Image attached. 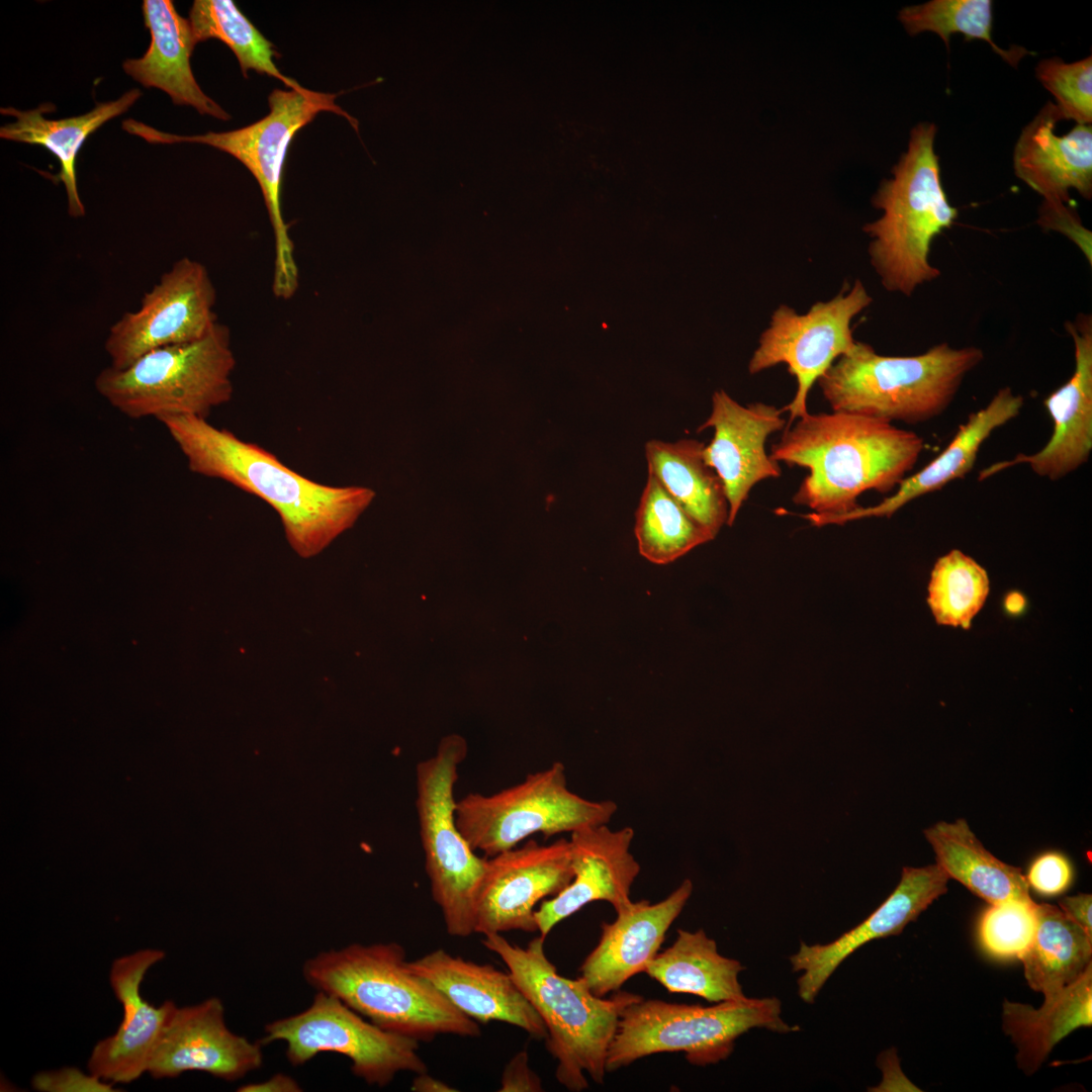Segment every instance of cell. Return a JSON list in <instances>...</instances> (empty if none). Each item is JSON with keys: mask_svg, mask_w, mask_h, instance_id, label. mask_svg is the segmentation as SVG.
Wrapping results in <instances>:
<instances>
[{"mask_svg": "<svg viewBox=\"0 0 1092 1092\" xmlns=\"http://www.w3.org/2000/svg\"><path fill=\"white\" fill-rule=\"evenodd\" d=\"M215 302L207 268L189 257L177 260L144 294L140 307L109 328L104 342L109 366L122 369L153 350L203 339L218 323Z\"/></svg>", "mask_w": 1092, "mask_h": 1092, "instance_id": "obj_14", "label": "cell"}, {"mask_svg": "<svg viewBox=\"0 0 1092 1092\" xmlns=\"http://www.w3.org/2000/svg\"><path fill=\"white\" fill-rule=\"evenodd\" d=\"M1036 77L1055 97L1063 119L1077 124L1092 120V58L1091 56L1066 63L1060 58L1042 60L1035 69Z\"/></svg>", "mask_w": 1092, "mask_h": 1092, "instance_id": "obj_38", "label": "cell"}, {"mask_svg": "<svg viewBox=\"0 0 1092 1092\" xmlns=\"http://www.w3.org/2000/svg\"><path fill=\"white\" fill-rule=\"evenodd\" d=\"M935 134L932 123L913 127L893 177L873 196V205L883 213L863 226L871 239L870 260L884 288L906 296L940 275L929 261L931 244L958 217L941 183Z\"/></svg>", "mask_w": 1092, "mask_h": 1092, "instance_id": "obj_5", "label": "cell"}, {"mask_svg": "<svg viewBox=\"0 0 1092 1092\" xmlns=\"http://www.w3.org/2000/svg\"><path fill=\"white\" fill-rule=\"evenodd\" d=\"M672 945L658 952L644 973L669 993L693 994L712 1003L746 997L738 976L744 967L719 953L704 929H677Z\"/></svg>", "mask_w": 1092, "mask_h": 1092, "instance_id": "obj_31", "label": "cell"}, {"mask_svg": "<svg viewBox=\"0 0 1092 1092\" xmlns=\"http://www.w3.org/2000/svg\"><path fill=\"white\" fill-rule=\"evenodd\" d=\"M1036 929V903L1006 900L990 904L979 922V938L984 949L1002 959H1018L1028 948Z\"/></svg>", "mask_w": 1092, "mask_h": 1092, "instance_id": "obj_37", "label": "cell"}, {"mask_svg": "<svg viewBox=\"0 0 1092 1092\" xmlns=\"http://www.w3.org/2000/svg\"><path fill=\"white\" fill-rule=\"evenodd\" d=\"M264 1031L260 1043L285 1042L292 1066L304 1065L320 1053H337L347 1057L352 1073L369 1085L384 1087L398 1073L428 1071L419 1041L382 1029L323 991L305 1010L267 1023Z\"/></svg>", "mask_w": 1092, "mask_h": 1092, "instance_id": "obj_12", "label": "cell"}, {"mask_svg": "<svg viewBox=\"0 0 1092 1092\" xmlns=\"http://www.w3.org/2000/svg\"><path fill=\"white\" fill-rule=\"evenodd\" d=\"M467 754L465 740L451 735L436 753L417 764V813L425 869L432 897L449 935L474 932L476 891L486 866L456 824L454 796L458 767Z\"/></svg>", "mask_w": 1092, "mask_h": 1092, "instance_id": "obj_10", "label": "cell"}, {"mask_svg": "<svg viewBox=\"0 0 1092 1092\" xmlns=\"http://www.w3.org/2000/svg\"><path fill=\"white\" fill-rule=\"evenodd\" d=\"M142 9L151 43L142 58L124 61V72L147 88L166 92L175 104L230 119V114L201 90L194 78L190 57L196 44L189 21L176 11L171 0H145Z\"/></svg>", "mask_w": 1092, "mask_h": 1092, "instance_id": "obj_26", "label": "cell"}, {"mask_svg": "<svg viewBox=\"0 0 1092 1092\" xmlns=\"http://www.w3.org/2000/svg\"><path fill=\"white\" fill-rule=\"evenodd\" d=\"M989 588L987 571L973 558L954 549L935 562L927 603L938 625L968 630L984 606Z\"/></svg>", "mask_w": 1092, "mask_h": 1092, "instance_id": "obj_35", "label": "cell"}, {"mask_svg": "<svg viewBox=\"0 0 1092 1092\" xmlns=\"http://www.w3.org/2000/svg\"><path fill=\"white\" fill-rule=\"evenodd\" d=\"M872 297L861 281L847 292L841 290L828 301H819L800 314L782 304L772 313L748 364L751 374L786 364L797 381L793 399L783 407L789 413L787 427L807 415V398L819 378L841 356L852 350L851 322L867 308Z\"/></svg>", "mask_w": 1092, "mask_h": 1092, "instance_id": "obj_13", "label": "cell"}, {"mask_svg": "<svg viewBox=\"0 0 1092 1092\" xmlns=\"http://www.w3.org/2000/svg\"><path fill=\"white\" fill-rule=\"evenodd\" d=\"M238 1091L241 1092H297L302 1091L298 1082L292 1077L277 1073L269 1079L257 1082L249 1083L240 1086Z\"/></svg>", "mask_w": 1092, "mask_h": 1092, "instance_id": "obj_44", "label": "cell"}, {"mask_svg": "<svg viewBox=\"0 0 1092 1092\" xmlns=\"http://www.w3.org/2000/svg\"><path fill=\"white\" fill-rule=\"evenodd\" d=\"M302 975L317 991L338 997L382 1029L419 1042L440 1034H480L476 1021L410 968L397 942L351 943L321 951L305 961Z\"/></svg>", "mask_w": 1092, "mask_h": 1092, "instance_id": "obj_3", "label": "cell"}, {"mask_svg": "<svg viewBox=\"0 0 1092 1092\" xmlns=\"http://www.w3.org/2000/svg\"><path fill=\"white\" fill-rule=\"evenodd\" d=\"M1023 406V397L1008 386L1000 388L986 406L972 413L961 425L944 450L916 473L906 476L895 489L876 506L862 508L833 519L829 525H842L864 518H890L908 503L941 489L964 477L974 467L983 443L991 434L1013 418Z\"/></svg>", "mask_w": 1092, "mask_h": 1092, "instance_id": "obj_25", "label": "cell"}, {"mask_svg": "<svg viewBox=\"0 0 1092 1092\" xmlns=\"http://www.w3.org/2000/svg\"><path fill=\"white\" fill-rule=\"evenodd\" d=\"M936 863L989 904L1006 900H1032L1025 876L988 851L964 819L940 821L924 830Z\"/></svg>", "mask_w": 1092, "mask_h": 1092, "instance_id": "obj_30", "label": "cell"}, {"mask_svg": "<svg viewBox=\"0 0 1092 1092\" xmlns=\"http://www.w3.org/2000/svg\"><path fill=\"white\" fill-rule=\"evenodd\" d=\"M261 1046L259 1040L233 1032L222 1002L211 997L175 1007L150 1055L147 1073L163 1079L197 1071L236 1081L262 1066Z\"/></svg>", "mask_w": 1092, "mask_h": 1092, "instance_id": "obj_16", "label": "cell"}, {"mask_svg": "<svg viewBox=\"0 0 1092 1092\" xmlns=\"http://www.w3.org/2000/svg\"><path fill=\"white\" fill-rule=\"evenodd\" d=\"M543 1090L539 1076L529 1067L526 1050L516 1054L507 1064L498 1091L500 1092H540Z\"/></svg>", "mask_w": 1092, "mask_h": 1092, "instance_id": "obj_42", "label": "cell"}, {"mask_svg": "<svg viewBox=\"0 0 1092 1092\" xmlns=\"http://www.w3.org/2000/svg\"><path fill=\"white\" fill-rule=\"evenodd\" d=\"M1037 222L1043 229L1065 234L1080 247L1087 260H1089V264L1092 263L1091 232L1082 225L1081 219L1072 204H1049L1042 202Z\"/></svg>", "mask_w": 1092, "mask_h": 1092, "instance_id": "obj_41", "label": "cell"}, {"mask_svg": "<svg viewBox=\"0 0 1092 1092\" xmlns=\"http://www.w3.org/2000/svg\"><path fill=\"white\" fill-rule=\"evenodd\" d=\"M1003 1029L1017 1049L1016 1063L1026 1075L1042 1065L1053 1048L1073 1030L1092 1023V967L1075 983L1044 996L1039 1008L1005 1000Z\"/></svg>", "mask_w": 1092, "mask_h": 1092, "instance_id": "obj_28", "label": "cell"}, {"mask_svg": "<svg viewBox=\"0 0 1092 1092\" xmlns=\"http://www.w3.org/2000/svg\"><path fill=\"white\" fill-rule=\"evenodd\" d=\"M337 94L299 89H275L269 95V113L260 120L230 131L199 135L163 132L128 118L122 128L152 144L197 143L223 151L239 160L257 180L269 213L274 234V272L272 290L278 298L288 299L298 288V268L294 247L281 209L283 166L295 133L320 112L331 111L345 117L359 134V121L336 104Z\"/></svg>", "mask_w": 1092, "mask_h": 1092, "instance_id": "obj_7", "label": "cell"}, {"mask_svg": "<svg viewBox=\"0 0 1092 1092\" xmlns=\"http://www.w3.org/2000/svg\"><path fill=\"white\" fill-rule=\"evenodd\" d=\"M1063 116L1052 101L1022 129L1015 145V175L1049 204H1072L1069 191L1092 197V126L1076 124L1058 135Z\"/></svg>", "mask_w": 1092, "mask_h": 1092, "instance_id": "obj_24", "label": "cell"}, {"mask_svg": "<svg viewBox=\"0 0 1092 1092\" xmlns=\"http://www.w3.org/2000/svg\"><path fill=\"white\" fill-rule=\"evenodd\" d=\"M776 997L724 1001L712 1006L668 1003L643 997L623 1012L609 1048L606 1072L659 1053L682 1052L696 1066L718 1064L733 1052L735 1040L752 1028L792 1032L781 1017Z\"/></svg>", "mask_w": 1092, "mask_h": 1092, "instance_id": "obj_9", "label": "cell"}, {"mask_svg": "<svg viewBox=\"0 0 1092 1092\" xmlns=\"http://www.w3.org/2000/svg\"><path fill=\"white\" fill-rule=\"evenodd\" d=\"M142 96L140 89H131L117 100L97 103L89 112L61 119H49L44 113L55 110L44 103L34 109L18 110L1 108V113L15 117V122L2 125L0 136L5 140L38 145L49 150L60 163L59 180L64 184L68 212L73 217L85 215L76 177V160L87 138L106 121L124 113Z\"/></svg>", "mask_w": 1092, "mask_h": 1092, "instance_id": "obj_27", "label": "cell"}, {"mask_svg": "<svg viewBox=\"0 0 1092 1092\" xmlns=\"http://www.w3.org/2000/svg\"><path fill=\"white\" fill-rule=\"evenodd\" d=\"M1092 936L1059 907L1036 904V929L1021 957L1031 989L1053 995L1079 980L1092 967Z\"/></svg>", "mask_w": 1092, "mask_h": 1092, "instance_id": "obj_32", "label": "cell"}, {"mask_svg": "<svg viewBox=\"0 0 1092 1092\" xmlns=\"http://www.w3.org/2000/svg\"><path fill=\"white\" fill-rule=\"evenodd\" d=\"M31 1083L35 1090L46 1092L116 1091L110 1082L72 1067L35 1074Z\"/></svg>", "mask_w": 1092, "mask_h": 1092, "instance_id": "obj_40", "label": "cell"}, {"mask_svg": "<svg viewBox=\"0 0 1092 1092\" xmlns=\"http://www.w3.org/2000/svg\"><path fill=\"white\" fill-rule=\"evenodd\" d=\"M459 1011L476 1022L502 1021L535 1039H546V1026L510 973L455 957L442 948L408 962Z\"/></svg>", "mask_w": 1092, "mask_h": 1092, "instance_id": "obj_23", "label": "cell"}, {"mask_svg": "<svg viewBox=\"0 0 1092 1092\" xmlns=\"http://www.w3.org/2000/svg\"><path fill=\"white\" fill-rule=\"evenodd\" d=\"M1024 607V599L1018 593H1011L1005 600V608L1011 614L1019 613Z\"/></svg>", "mask_w": 1092, "mask_h": 1092, "instance_id": "obj_46", "label": "cell"}, {"mask_svg": "<svg viewBox=\"0 0 1092 1092\" xmlns=\"http://www.w3.org/2000/svg\"><path fill=\"white\" fill-rule=\"evenodd\" d=\"M984 359L975 346L946 343L914 356H885L856 342L819 378L833 412L919 424L941 415L965 377Z\"/></svg>", "mask_w": 1092, "mask_h": 1092, "instance_id": "obj_6", "label": "cell"}, {"mask_svg": "<svg viewBox=\"0 0 1092 1092\" xmlns=\"http://www.w3.org/2000/svg\"><path fill=\"white\" fill-rule=\"evenodd\" d=\"M236 358L228 327L203 339L146 353L122 369L108 366L94 380L112 407L132 419L197 417L231 400Z\"/></svg>", "mask_w": 1092, "mask_h": 1092, "instance_id": "obj_8", "label": "cell"}, {"mask_svg": "<svg viewBox=\"0 0 1092 1092\" xmlns=\"http://www.w3.org/2000/svg\"><path fill=\"white\" fill-rule=\"evenodd\" d=\"M783 408L764 402L746 406L724 390L712 396L710 416L698 431L713 429L705 445L706 463L721 479L728 502L727 525L732 526L751 489L760 481L779 478L780 463L766 452L767 438L787 426Z\"/></svg>", "mask_w": 1092, "mask_h": 1092, "instance_id": "obj_17", "label": "cell"}, {"mask_svg": "<svg viewBox=\"0 0 1092 1092\" xmlns=\"http://www.w3.org/2000/svg\"><path fill=\"white\" fill-rule=\"evenodd\" d=\"M948 879L937 863L905 867L895 890L858 925L825 944L801 942L798 951L790 957L793 971L802 973L797 980L800 998L813 1003L839 965L857 948L874 939L901 933L947 891Z\"/></svg>", "mask_w": 1092, "mask_h": 1092, "instance_id": "obj_20", "label": "cell"}, {"mask_svg": "<svg viewBox=\"0 0 1092 1092\" xmlns=\"http://www.w3.org/2000/svg\"><path fill=\"white\" fill-rule=\"evenodd\" d=\"M570 834L572 880L556 896L543 900L535 912L544 938L554 926L592 902H608L616 913L628 907L641 870L631 852L632 827L614 830L601 824Z\"/></svg>", "mask_w": 1092, "mask_h": 1092, "instance_id": "obj_18", "label": "cell"}, {"mask_svg": "<svg viewBox=\"0 0 1092 1092\" xmlns=\"http://www.w3.org/2000/svg\"><path fill=\"white\" fill-rule=\"evenodd\" d=\"M165 958L161 949H141L113 961L109 982L122 1006L116 1031L93 1046L88 1071L110 1083H130L147 1072L150 1055L168 1018L177 1006L164 1001L155 1006L141 995L147 972Z\"/></svg>", "mask_w": 1092, "mask_h": 1092, "instance_id": "obj_21", "label": "cell"}, {"mask_svg": "<svg viewBox=\"0 0 1092 1092\" xmlns=\"http://www.w3.org/2000/svg\"><path fill=\"white\" fill-rule=\"evenodd\" d=\"M692 893L693 883L685 879L663 900L653 904L648 900L632 901L616 913L613 922H604L598 944L579 968V978L589 991L605 997L644 973Z\"/></svg>", "mask_w": 1092, "mask_h": 1092, "instance_id": "obj_22", "label": "cell"}, {"mask_svg": "<svg viewBox=\"0 0 1092 1092\" xmlns=\"http://www.w3.org/2000/svg\"><path fill=\"white\" fill-rule=\"evenodd\" d=\"M899 19L909 34L932 31L946 47L950 35L956 32L964 34L967 40H985L1012 67H1017L1019 61L1030 54L1019 46L1004 50L994 42L993 2L990 0H931L903 8L899 12Z\"/></svg>", "mask_w": 1092, "mask_h": 1092, "instance_id": "obj_36", "label": "cell"}, {"mask_svg": "<svg viewBox=\"0 0 1092 1092\" xmlns=\"http://www.w3.org/2000/svg\"><path fill=\"white\" fill-rule=\"evenodd\" d=\"M923 439L880 419L844 412L810 414L784 429L770 449L777 462L808 474L793 503L812 512L811 525H829L859 506L868 490L890 493L915 466Z\"/></svg>", "mask_w": 1092, "mask_h": 1092, "instance_id": "obj_1", "label": "cell"}, {"mask_svg": "<svg viewBox=\"0 0 1092 1092\" xmlns=\"http://www.w3.org/2000/svg\"><path fill=\"white\" fill-rule=\"evenodd\" d=\"M639 553L655 564H667L715 537L695 521L648 473L635 514Z\"/></svg>", "mask_w": 1092, "mask_h": 1092, "instance_id": "obj_33", "label": "cell"}, {"mask_svg": "<svg viewBox=\"0 0 1092 1092\" xmlns=\"http://www.w3.org/2000/svg\"><path fill=\"white\" fill-rule=\"evenodd\" d=\"M571 845L561 837L549 844L530 840L486 858L474 902V932L538 931L537 905L572 880Z\"/></svg>", "mask_w": 1092, "mask_h": 1092, "instance_id": "obj_15", "label": "cell"}, {"mask_svg": "<svg viewBox=\"0 0 1092 1092\" xmlns=\"http://www.w3.org/2000/svg\"><path fill=\"white\" fill-rule=\"evenodd\" d=\"M1059 908L1069 919L1078 924L1092 936L1091 894H1079L1076 896L1065 897L1059 902Z\"/></svg>", "mask_w": 1092, "mask_h": 1092, "instance_id": "obj_43", "label": "cell"}, {"mask_svg": "<svg viewBox=\"0 0 1092 1092\" xmlns=\"http://www.w3.org/2000/svg\"><path fill=\"white\" fill-rule=\"evenodd\" d=\"M705 443L650 440L645 444L651 473L679 506L714 537L728 520V502L718 474L705 461Z\"/></svg>", "mask_w": 1092, "mask_h": 1092, "instance_id": "obj_29", "label": "cell"}, {"mask_svg": "<svg viewBox=\"0 0 1092 1092\" xmlns=\"http://www.w3.org/2000/svg\"><path fill=\"white\" fill-rule=\"evenodd\" d=\"M1065 327L1074 342L1075 369L1043 401L1053 421L1051 438L1033 454H1018L981 471V480L1017 464L1028 465L1040 477L1058 480L1088 461L1092 450V316L1080 312Z\"/></svg>", "mask_w": 1092, "mask_h": 1092, "instance_id": "obj_19", "label": "cell"}, {"mask_svg": "<svg viewBox=\"0 0 1092 1092\" xmlns=\"http://www.w3.org/2000/svg\"><path fill=\"white\" fill-rule=\"evenodd\" d=\"M617 811L612 800L592 801L572 792L564 764L554 761L499 792L467 794L456 801L455 819L471 847L492 856L536 833L550 837L608 824Z\"/></svg>", "mask_w": 1092, "mask_h": 1092, "instance_id": "obj_11", "label": "cell"}, {"mask_svg": "<svg viewBox=\"0 0 1092 1092\" xmlns=\"http://www.w3.org/2000/svg\"><path fill=\"white\" fill-rule=\"evenodd\" d=\"M412 1091L416 1092H453L458 1089L453 1088L446 1082L436 1079L428 1074V1072L417 1074L414 1079Z\"/></svg>", "mask_w": 1092, "mask_h": 1092, "instance_id": "obj_45", "label": "cell"}, {"mask_svg": "<svg viewBox=\"0 0 1092 1092\" xmlns=\"http://www.w3.org/2000/svg\"><path fill=\"white\" fill-rule=\"evenodd\" d=\"M160 422L191 472L221 479L266 502L278 514L288 543L301 557L322 552L355 523L374 497V491L367 487L313 481L273 453L206 419L170 417Z\"/></svg>", "mask_w": 1092, "mask_h": 1092, "instance_id": "obj_2", "label": "cell"}, {"mask_svg": "<svg viewBox=\"0 0 1092 1092\" xmlns=\"http://www.w3.org/2000/svg\"><path fill=\"white\" fill-rule=\"evenodd\" d=\"M545 938H533L526 947L510 942L502 933L484 935L482 944L508 967L509 973L533 1005L546 1029V1048L556 1060V1080L567 1090L588 1088L585 1074L597 1084L605 1080L609 1048L624 1010L642 997L627 991L610 998L594 995L578 977H562L544 949Z\"/></svg>", "mask_w": 1092, "mask_h": 1092, "instance_id": "obj_4", "label": "cell"}, {"mask_svg": "<svg viewBox=\"0 0 1092 1092\" xmlns=\"http://www.w3.org/2000/svg\"><path fill=\"white\" fill-rule=\"evenodd\" d=\"M1072 878L1069 860L1058 852H1048L1037 857L1025 876L1028 886L1045 896L1064 892L1070 886Z\"/></svg>", "mask_w": 1092, "mask_h": 1092, "instance_id": "obj_39", "label": "cell"}, {"mask_svg": "<svg viewBox=\"0 0 1092 1092\" xmlns=\"http://www.w3.org/2000/svg\"><path fill=\"white\" fill-rule=\"evenodd\" d=\"M195 44L209 38L223 41L236 55L245 77L253 70L284 83L289 89L302 86L277 68L274 46L242 13L232 0H195L188 19Z\"/></svg>", "mask_w": 1092, "mask_h": 1092, "instance_id": "obj_34", "label": "cell"}]
</instances>
